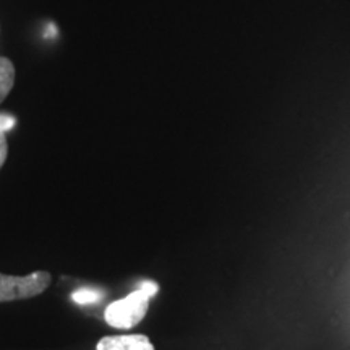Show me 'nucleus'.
I'll return each mask as SVG.
<instances>
[{
  "instance_id": "f257e3e1",
  "label": "nucleus",
  "mask_w": 350,
  "mask_h": 350,
  "mask_svg": "<svg viewBox=\"0 0 350 350\" xmlns=\"http://www.w3.org/2000/svg\"><path fill=\"white\" fill-rule=\"evenodd\" d=\"M151 295L144 292L142 287L131 292L117 301H112L104 312V319L109 326L116 327V329H131L146 317L148 308H150Z\"/></svg>"
},
{
  "instance_id": "f03ea898",
  "label": "nucleus",
  "mask_w": 350,
  "mask_h": 350,
  "mask_svg": "<svg viewBox=\"0 0 350 350\" xmlns=\"http://www.w3.org/2000/svg\"><path fill=\"white\" fill-rule=\"evenodd\" d=\"M51 273L36 271L28 275L0 274V301H15L41 295L51 286Z\"/></svg>"
},
{
  "instance_id": "7ed1b4c3",
  "label": "nucleus",
  "mask_w": 350,
  "mask_h": 350,
  "mask_svg": "<svg viewBox=\"0 0 350 350\" xmlns=\"http://www.w3.org/2000/svg\"><path fill=\"white\" fill-rule=\"evenodd\" d=\"M96 350H154V345L143 334L106 336L99 340Z\"/></svg>"
},
{
  "instance_id": "20e7f679",
  "label": "nucleus",
  "mask_w": 350,
  "mask_h": 350,
  "mask_svg": "<svg viewBox=\"0 0 350 350\" xmlns=\"http://www.w3.org/2000/svg\"><path fill=\"white\" fill-rule=\"evenodd\" d=\"M15 85V65L7 57H0V104L10 94Z\"/></svg>"
},
{
  "instance_id": "39448f33",
  "label": "nucleus",
  "mask_w": 350,
  "mask_h": 350,
  "mask_svg": "<svg viewBox=\"0 0 350 350\" xmlns=\"http://www.w3.org/2000/svg\"><path fill=\"white\" fill-rule=\"evenodd\" d=\"M104 294L98 288H80V291L73 292L72 300L78 305H94L103 299Z\"/></svg>"
},
{
  "instance_id": "423d86ee",
  "label": "nucleus",
  "mask_w": 350,
  "mask_h": 350,
  "mask_svg": "<svg viewBox=\"0 0 350 350\" xmlns=\"http://www.w3.org/2000/svg\"><path fill=\"white\" fill-rule=\"evenodd\" d=\"M8 156V143H7V137L3 131H0V169L3 167Z\"/></svg>"
},
{
  "instance_id": "0eeeda50",
  "label": "nucleus",
  "mask_w": 350,
  "mask_h": 350,
  "mask_svg": "<svg viewBox=\"0 0 350 350\" xmlns=\"http://www.w3.org/2000/svg\"><path fill=\"white\" fill-rule=\"evenodd\" d=\"M13 125H15V119L12 116H7V113H0V131H5L12 130Z\"/></svg>"
}]
</instances>
